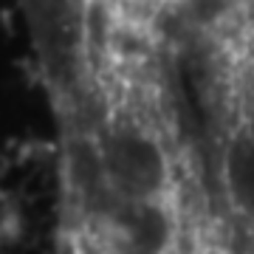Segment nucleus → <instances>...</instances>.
Returning <instances> with one entry per match:
<instances>
[{
    "label": "nucleus",
    "mask_w": 254,
    "mask_h": 254,
    "mask_svg": "<svg viewBox=\"0 0 254 254\" xmlns=\"http://www.w3.org/2000/svg\"><path fill=\"white\" fill-rule=\"evenodd\" d=\"M226 184H229L232 198H235L240 206L254 209V133L246 136L243 141L229 153Z\"/></svg>",
    "instance_id": "1"
}]
</instances>
